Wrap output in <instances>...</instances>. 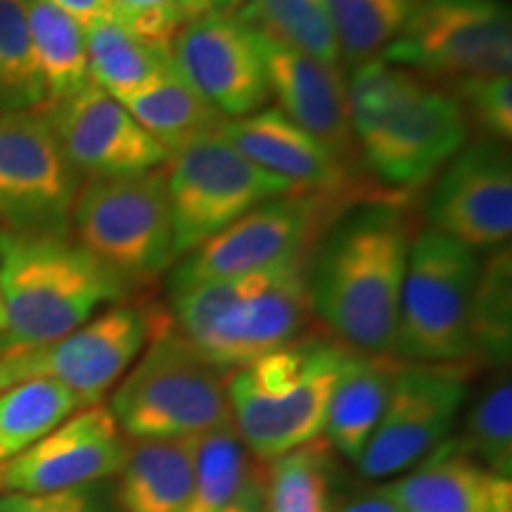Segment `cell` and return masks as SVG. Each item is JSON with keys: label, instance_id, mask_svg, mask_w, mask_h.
<instances>
[{"label": "cell", "instance_id": "obj_1", "mask_svg": "<svg viewBox=\"0 0 512 512\" xmlns=\"http://www.w3.org/2000/svg\"><path fill=\"white\" fill-rule=\"evenodd\" d=\"M406 216L370 204L335 223L309 266L311 309L356 354H389L411 254Z\"/></svg>", "mask_w": 512, "mask_h": 512}, {"label": "cell", "instance_id": "obj_2", "mask_svg": "<svg viewBox=\"0 0 512 512\" xmlns=\"http://www.w3.org/2000/svg\"><path fill=\"white\" fill-rule=\"evenodd\" d=\"M349 114L358 152L392 188H418L465 147L467 117L446 95L382 57L351 69Z\"/></svg>", "mask_w": 512, "mask_h": 512}, {"label": "cell", "instance_id": "obj_3", "mask_svg": "<svg viewBox=\"0 0 512 512\" xmlns=\"http://www.w3.org/2000/svg\"><path fill=\"white\" fill-rule=\"evenodd\" d=\"M306 252L264 271L171 292V323L221 373L302 337L313 316Z\"/></svg>", "mask_w": 512, "mask_h": 512}, {"label": "cell", "instance_id": "obj_4", "mask_svg": "<svg viewBox=\"0 0 512 512\" xmlns=\"http://www.w3.org/2000/svg\"><path fill=\"white\" fill-rule=\"evenodd\" d=\"M131 290V283L74 240L0 228L5 309L0 351L38 347L69 335L100 309L124 302Z\"/></svg>", "mask_w": 512, "mask_h": 512}, {"label": "cell", "instance_id": "obj_5", "mask_svg": "<svg viewBox=\"0 0 512 512\" xmlns=\"http://www.w3.org/2000/svg\"><path fill=\"white\" fill-rule=\"evenodd\" d=\"M349 354L335 339L299 337L228 375L230 418L256 463H271L323 434Z\"/></svg>", "mask_w": 512, "mask_h": 512}, {"label": "cell", "instance_id": "obj_6", "mask_svg": "<svg viewBox=\"0 0 512 512\" xmlns=\"http://www.w3.org/2000/svg\"><path fill=\"white\" fill-rule=\"evenodd\" d=\"M226 384L228 375L162 316L107 408L128 441L190 439L233 420Z\"/></svg>", "mask_w": 512, "mask_h": 512}, {"label": "cell", "instance_id": "obj_7", "mask_svg": "<svg viewBox=\"0 0 512 512\" xmlns=\"http://www.w3.org/2000/svg\"><path fill=\"white\" fill-rule=\"evenodd\" d=\"M482 261L475 249L422 230L411 242L392 356L403 363L456 366L472 358L470 311Z\"/></svg>", "mask_w": 512, "mask_h": 512}, {"label": "cell", "instance_id": "obj_8", "mask_svg": "<svg viewBox=\"0 0 512 512\" xmlns=\"http://www.w3.org/2000/svg\"><path fill=\"white\" fill-rule=\"evenodd\" d=\"M72 233L76 245L126 283L162 275L178 259L164 166L138 176L81 183Z\"/></svg>", "mask_w": 512, "mask_h": 512}, {"label": "cell", "instance_id": "obj_9", "mask_svg": "<svg viewBox=\"0 0 512 512\" xmlns=\"http://www.w3.org/2000/svg\"><path fill=\"white\" fill-rule=\"evenodd\" d=\"M176 256L190 254L247 211L297 188L268 174L221 133H202L164 166Z\"/></svg>", "mask_w": 512, "mask_h": 512}, {"label": "cell", "instance_id": "obj_10", "mask_svg": "<svg viewBox=\"0 0 512 512\" xmlns=\"http://www.w3.org/2000/svg\"><path fill=\"white\" fill-rule=\"evenodd\" d=\"M159 320L157 309L121 302L53 342L0 351V392L27 380H53L83 408L95 406L143 354Z\"/></svg>", "mask_w": 512, "mask_h": 512}, {"label": "cell", "instance_id": "obj_11", "mask_svg": "<svg viewBox=\"0 0 512 512\" xmlns=\"http://www.w3.org/2000/svg\"><path fill=\"white\" fill-rule=\"evenodd\" d=\"M81 178L46 110L0 114V223L5 230L69 238Z\"/></svg>", "mask_w": 512, "mask_h": 512}, {"label": "cell", "instance_id": "obj_12", "mask_svg": "<svg viewBox=\"0 0 512 512\" xmlns=\"http://www.w3.org/2000/svg\"><path fill=\"white\" fill-rule=\"evenodd\" d=\"M382 60L456 79L510 76V5L505 0H422Z\"/></svg>", "mask_w": 512, "mask_h": 512}, {"label": "cell", "instance_id": "obj_13", "mask_svg": "<svg viewBox=\"0 0 512 512\" xmlns=\"http://www.w3.org/2000/svg\"><path fill=\"white\" fill-rule=\"evenodd\" d=\"M467 399V370L403 363L377 430L358 460L366 479H389L418 465L444 444Z\"/></svg>", "mask_w": 512, "mask_h": 512}, {"label": "cell", "instance_id": "obj_14", "mask_svg": "<svg viewBox=\"0 0 512 512\" xmlns=\"http://www.w3.org/2000/svg\"><path fill=\"white\" fill-rule=\"evenodd\" d=\"M332 197L297 192L268 200L230 223L204 245L181 256L171 273V292L264 271L304 252Z\"/></svg>", "mask_w": 512, "mask_h": 512}, {"label": "cell", "instance_id": "obj_15", "mask_svg": "<svg viewBox=\"0 0 512 512\" xmlns=\"http://www.w3.org/2000/svg\"><path fill=\"white\" fill-rule=\"evenodd\" d=\"M174 62L223 119H242L271 102L259 38L238 15L192 19L171 43Z\"/></svg>", "mask_w": 512, "mask_h": 512}, {"label": "cell", "instance_id": "obj_16", "mask_svg": "<svg viewBox=\"0 0 512 512\" xmlns=\"http://www.w3.org/2000/svg\"><path fill=\"white\" fill-rule=\"evenodd\" d=\"M128 446L110 408L86 406L0 465V494H46L107 482L124 467Z\"/></svg>", "mask_w": 512, "mask_h": 512}, {"label": "cell", "instance_id": "obj_17", "mask_svg": "<svg viewBox=\"0 0 512 512\" xmlns=\"http://www.w3.org/2000/svg\"><path fill=\"white\" fill-rule=\"evenodd\" d=\"M430 228L460 245L498 249L512 233V164L501 143L463 147L439 176L430 204Z\"/></svg>", "mask_w": 512, "mask_h": 512}, {"label": "cell", "instance_id": "obj_18", "mask_svg": "<svg viewBox=\"0 0 512 512\" xmlns=\"http://www.w3.org/2000/svg\"><path fill=\"white\" fill-rule=\"evenodd\" d=\"M46 114L64 155L81 176H138L162 169L171 159L119 100L93 83L72 98L46 105Z\"/></svg>", "mask_w": 512, "mask_h": 512}, {"label": "cell", "instance_id": "obj_19", "mask_svg": "<svg viewBox=\"0 0 512 512\" xmlns=\"http://www.w3.org/2000/svg\"><path fill=\"white\" fill-rule=\"evenodd\" d=\"M256 38L264 57L271 98L278 100L280 112L328 147L337 159L349 164L358 147L351 128L349 88L342 67L320 62L261 31H256Z\"/></svg>", "mask_w": 512, "mask_h": 512}, {"label": "cell", "instance_id": "obj_20", "mask_svg": "<svg viewBox=\"0 0 512 512\" xmlns=\"http://www.w3.org/2000/svg\"><path fill=\"white\" fill-rule=\"evenodd\" d=\"M221 133L249 162L283 178L299 192L339 197L351 190L349 164L337 159L311 133L280 110H261L242 119H226Z\"/></svg>", "mask_w": 512, "mask_h": 512}, {"label": "cell", "instance_id": "obj_21", "mask_svg": "<svg viewBox=\"0 0 512 512\" xmlns=\"http://www.w3.org/2000/svg\"><path fill=\"white\" fill-rule=\"evenodd\" d=\"M389 489L401 512H512V479L479 465L458 439L439 444Z\"/></svg>", "mask_w": 512, "mask_h": 512}, {"label": "cell", "instance_id": "obj_22", "mask_svg": "<svg viewBox=\"0 0 512 512\" xmlns=\"http://www.w3.org/2000/svg\"><path fill=\"white\" fill-rule=\"evenodd\" d=\"M403 361L389 354H356L344 361L335 389H332L325 425L320 437L349 463H358L370 437L377 430L396 373Z\"/></svg>", "mask_w": 512, "mask_h": 512}, {"label": "cell", "instance_id": "obj_23", "mask_svg": "<svg viewBox=\"0 0 512 512\" xmlns=\"http://www.w3.org/2000/svg\"><path fill=\"white\" fill-rule=\"evenodd\" d=\"M195 437L131 441L117 479L121 512H188Z\"/></svg>", "mask_w": 512, "mask_h": 512}, {"label": "cell", "instance_id": "obj_24", "mask_svg": "<svg viewBox=\"0 0 512 512\" xmlns=\"http://www.w3.org/2000/svg\"><path fill=\"white\" fill-rule=\"evenodd\" d=\"M83 34L91 83L114 100L138 91L176 64L171 46L150 41L112 17L83 24Z\"/></svg>", "mask_w": 512, "mask_h": 512}, {"label": "cell", "instance_id": "obj_25", "mask_svg": "<svg viewBox=\"0 0 512 512\" xmlns=\"http://www.w3.org/2000/svg\"><path fill=\"white\" fill-rule=\"evenodd\" d=\"M119 102L169 155L226 121L190 86L176 64Z\"/></svg>", "mask_w": 512, "mask_h": 512}, {"label": "cell", "instance_id": "obj_26", "mask_svg": "<svg viewBox=\"0 0 512 512\" xmlns=\"http://www.w3.org/2000/svg\"><path fill=\"white\" fill-rule=\"evenodd\" d=\"M27 19L46 105L72 98L91 83L83 24L48 0H27Z\"/></svg>", "mask_w": 512, "mask_h": 512}, {"label": "cell", "instance_id": "obj_27", "mask_svg": "<svg viewBox=\"0 0 512 512\" xmlns=\"http://www.w3.org/2000/svg\"><path fill=\"white\" fill-rule=\"evenodd\" d=\"M81 401L53 380H27L0 392V465L17 458L69 415Z\"/></svg>", "mask_w": 512, "mask_h": 512}, {"label": "cell", "instance_id": "obj_28", "mask_svg": "<svg viewBox=\"0 0 512 512\" xmlns=\"http://www.w3.org/2000/svg\"><path fill=\"white\" fill-rule=\"evenodd\" d=\"M256 465L233 420L197 434L192 451V494L188 512H221L245 486Z\"/></svg>", "mask_w": 512, "mask_h": 512}, {"label": "cell", "instance_id": "obj_29", "mask_svg": "<svg viewBox=\"0 0 512 512\" xmlns=\"http://www.w3.org/2000/svg\"><path fill=\"white\" fill-rule=\"evenodd\" d=\"M422 0H325L339 60L347 67L382 57Z\"/></svg>", "mask_w": 512, "mask_h": 512}, {"label": "cell", "instance_id": "obj_30", "mask_svg": "<svg viewBox=\"0 0 512 512\" xmlns=\"http://www.w3.org/2000/svg\"><path fill=\"white\" fill-rule=\"evenodd\" d=\"M235 15L285 46L342 67L325 0H245Z\"/></svg>", "mask_w": 512, "mask_h": 512}, {"label": "cell", "instance_id": "obj_31", "mask_svg": "<svg viewBox=\"0 0 512 512\" xmlns=\"http://www.w3.org/2000/svg\"><path fill=\"white\" fill-rule=\"evenodd\" d=\"M330 467L323 437L266 463V512H335Z\"/></svg>", "mask_w": 512, "mask_h": 512}, {"label": "cell", "instance_id": "obj_32", "mask_svg": "<svg viewBox=\"0 0 512 512\" xmlns=\"http://www.w3.org/2000/svg\"><path fill=\"white\" fill-rule=\"evenodd\" d=\"M472 358L503 366L512 347V254L503 245L479 266L470 311Z\"/></svg>", "mask_w": 512, "mask_h": 512}, {"label": "cell", "instance_id": "obj_33", "mask_svg": "<svg viewBox=\"0 0 512 512\" xmlns=\"http://www.w3.org/2000/svg\"><path fill=\"white\" fill-rule=\"evenodd\" d=\"M41 105L46 88L31 46L27 0H0V114Z\"/></svg>", "mask_w": 512, "mask_h": 512}, {"label": "cell", "instance_id": "obj_34", "mask_svg": "<svg viewBox=\"0 0 512 512\" xmlns=\"http://www.w3.org/2000/svg\"><path fill=\"white\" fill-rule=\"evenodd\" d=\"M458 444L486 470L512 479V384L508 375L491 382L479 396Z\"/></svg>", "mask_w": 512, "mask_h": 512}, {"label": "cell", "instance_id": "obj_35", "mask_svg": "<svg viewBox=\"0 0 512 512\" xmlns=\"http://www.w3.org/2000/svg\"><path fill=\"white\" fill-rule=\"evenodd\" d=\"M112 17L150 41L171 46L178 31L207 10L200 0H107Z\"/></svg>", "mask_w": 512, "mask_h": 512}, {"label": "cell", "instance_id": "obj_36", "mask_svg": "<svg viewBox=\"0 0 512 512\" xmlns=\"http://www.w3.org/2000/svg\"><path fill=\"white\" fill-rule=\"evenodd\" d=\"M456 102L482 131L508 143L512 138V79L510 76H467L456 81Z\"/></svg>", "mask_w": 512, "mask_h": 512}, {"label": "cell", "instance_id": "obj_37", "mask_svg": "<svg viewBox=\"0 0 512 512\" xmlns=\"http://www.w3.org/2000/svg\"><path fill=\"white\" fill-rule=\"evenodd\" d=\"M0 512H121L112 479L46 494H0Z\"/></svg>", "mask_w": 512, "mask_h": 512}, {"label": "cell", "instance_id": "obj_38", "mask_svg": "<svg viewBox=\"0 0 512 512\" xmlns=\"http://www.w3.org/2000/svg\"><path fill=\"white\" fill-rule=\"evenodd\" d=\"M221 512H266V470L264 465L256 463L249 472L245 486L233 503Z\"/></svg>", "mask_w": 512, "mask_h": 512}, {"label": "cell", "instance_id": "obj_39", "mask_svg": "<svg viewBox=\"0 0 512 512\" xmlns=\"http://www.w3.org/2000/svg\"><path fill=\"white\" fill-rule=\"evenodd\" d=\"M335 512H401L399 503L387 486H375V489H366L361 494L351 496L347 503L339 505Z\"/></svg>", "mask_w": 512, "mask_h": 512}, {"label": "cell", "instance_id": "obj_40", "mask_svg": "<svg viewBox=\"0 0 512 512\" xmlns=\"http://www.w3.org/2000/svg\"><path fill=\"white\" fill-rule=\"evenodd\" d=\"M48 3H53L55 8H60L67 12V15L79 19L81 24L93 22V19L112 17L110 3H107V0H48Z\"/></svg>", "mask_w": 512, "mask_h": 512}, {"label": "cell", "instance_id": "obj_41", "mask_svg": "<svg viewBox=\"0 0 512 512\" xmlns=\"http://www.w3.org/2000/svg\"><path fill=\"white\" fill-rule=\"evenodd\" d=\"M200 3L207 10V15H214V12H219V15H235L245 0H200Z\"/></svg>", "mask_w": 512, "mask_h": 512}, {"label": "cell", "instance_id": "obj_42", "mask_svg": "<svg viewBox=\"0 0 512 512\" xmlns=\"http://www.w3.org/2000/svg\"><path fill=\"white\" fill-rule=\"evenodd\" d=\"M5 332V309H3V299H0V335Z\"/></svg>", "mask_w": 512, "mask_h": 512}]
</instances>
